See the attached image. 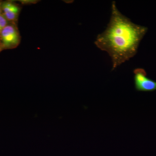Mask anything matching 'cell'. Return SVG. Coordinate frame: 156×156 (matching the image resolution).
<instances>
[{
	"label": "cell",
	"instance_id": "cell-1",
	"mask_svg": "<svg viewBox=\"0 0 156 156\" xmlns=\"http://www.w3.org/2000/svg\"><path fill=\"white\" fill-rule=\"evenodd\" d=\"M146 27L135 24L123 15L112 2L110 19L105 30L98 35L95 45L110 57L112 71L136 55L147 31Z\"/></svg>",
	"mask_w": 156,
	"mask_h": 156
},
{
	"label": "cell",
	"instance_id": "cell-2",
	"mask_svg": "<svg viewBox=\"0 0 156 156\" xmlns=\"http://www.w3.org/2000/svg\"><path fill=\"white\" fill-rule=\"evenodd\" d=\"M20 40L17 24L9 23L0 35V52L17 48L20 44Z\"/></svg>",
	"mask_w": 156,
	"mask_h": 156
},
{
	"label": "cell",
	"instance_id": "cell-3",
	"mask_svg": "<svg viewBox=\"0 0 156 156\" xmlns=\"http://www.w3.org/2000/svg\"><path fill=\"white\" fill-rule=\"evenodd\" d=\"M134 87L138 92H151L156 91V82L147 76L143 68H136L133 71Z\"/></svg>",
	"mask_w": 156,
	"mask_h": 156
},
{
	"label": "cell",
	"instance_id": "cell-4",
	"mask_svg": "<svg viewBox=\"0 0 156 156\" xmlns=\"http://www.w3.org/2000/svg\"><path fill=\"white\" fill-rule=\"evenodd\" d=\"M2 14L9 23L17 24L21 11L20 5L13 1H5L2 2Z\"/></svg>",
	"mask_w": 156,
	"mask_h": 156
},
{
	"label": "cell",
	"instance_id": "cell-5",
	"mask_svg": "<svg viewBox=\"0 0 156 156\" xmlns=\"http://www.w3.org/2000/svg\"><path fill=\"white\" fill-rule=\"evenodd\" d=\"M9 23V21L6 19L2 14L0 15V35L4 28Z\"/></svg>",
	"mask_w": 156,
	"mask_h": 156
},
{
	"label": "cell",
	"instance_id": "cell-6",
	"mask_svg": "<svg viewBox=\"0 0 156 156\" xmlns=\"http://www.w3.org/2000/svg\"><path fill=\"white\" fill-rule=\"evenodd\" d=\"M2 2H1V1H0V15L2 14Z\"/></svg>",
	"mask_w": 156,
	"mask_h": 156
}]
</instances>
